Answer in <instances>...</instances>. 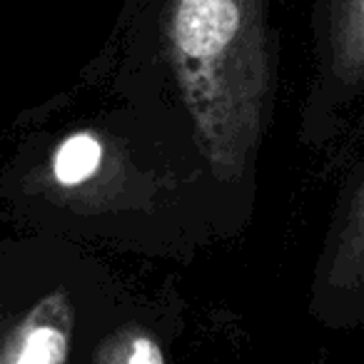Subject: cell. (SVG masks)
Here are the masks:
<instances>
[{
    "label": "cell",
    "instance_id": "7a4b0ae2",
    "mask_svg": "<svg viewBox=\"0 0 364 364\" xmlns=\"http://www.w3.org/2000/svg\"><path fill=\"white\" fill-rule=\"evenodd\" d=\"M314 75L304 100V137L324 142L364 100V0H314Z\"/></svg>",
    "mask_w": 364,
    "mask_h": 364
},
{
    "label": "cell",
    "instance_id": "277c9868",
    "mask_svg": "<svg viewBox=\"0 0 364 364\" xmlns=\"http://www.w3.org/2000/svg\"><path fill=\"white\" fill-rule=\"evenodd\" d=\"M75 329V307L55 289L38 299L0 339V364H68Z\"/></svg>",
    "mask_w": 364,
    "mask_h": 364
},
{
    "label": "cell",
    "instance_id": "6da1fadb",
    "mask_svg": "<svg viewBox=\"0 0 364 364\" xmlns=\"http://www.w3.org/2000/svg\"><path fill=\"white\" fill-rule=\"evenodd\" d=\"M165 48L205 160L223 182L245 180L277 85L269 0H167Z\"/></svg>",
    "mask_w": 364,
    "mask_h": 364
},
{
    "label": "cell",
    "instance_id": "5b68a950",
    "mask_svg": "<svg viewBox=\"0 0 364 364\" xmlns=\"http://www.w3.org/2000/svg\"><path fill=\"white\" fill-rule=\"evenodd\" d=\"M105 165V147H102L100 135L95 132H73L63 137L60 145L53 150L50 172L58 185L68 190H75L80 185H87L100 175Z\"/></svg>",
    "mask_w": 364,
    "mask_h": 364
},
{
    "label": "cell",
    "instance_id": "8992f818",
    "mask_svg": "<svg viewBox=\"0 0 364 364\" xmlns=\"http://www.w3.org/2000/svg\"><path fill=\"white\" fill-rule=\"evenodd\" d=\"M92 364H167V357L155 334L140 324H127L102 339Z\"/></svg>",
    "mask_w": 364,
    "mask_h": 364
},
{
    "label": "cell",
    "instance_id": "3957f363",
    "mask_svg": "<svg viewBox=\"0 0 364 364\" xmlns=\"http://www.w3.org/2000/svg\"><path fill=\"white\" fill-rule=\"evenodd\" d=\"M312 314L332 329H364V162L344 180L312 277Z\"/></svg>",
    "mask_w": 364,
    "mask_h": 364
}]
</instances>
